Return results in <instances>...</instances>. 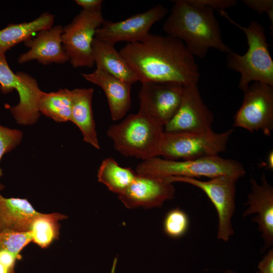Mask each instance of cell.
I'll use <instances>...</instances> for the list:
<instances>
[{
	"label": "cell",
	"mask_w": 273,
	"mask_h": 273,
	"mask_svg": "<svg viewBox=\"0 0 273 273\" xmlns=\"http://www.w3.org/2000/svg\"><path fill=\"white\" fill-rule=\"evenodd\" d=\"M119 52L139 81L198 83L199 66L181 40L149 33L142 41L127 43Z\"/></svg>",
	"instance_id": "1"
},
{
	"label": "cell",
	"mask_w": 273,
	"mask_h": 273,
	"mask_svg": "<svg viewBox=\"0 0 273 273\" xmlns=\"http://www.w3.org/2000/svg\"><path fill=\"white\" fill-rule=\"evenodd\" d=\"M163 25L168 35L183 41L194 56L204 59L211 49L228 54L233 51L222 40L214 10L196 7L186 0L174 1Z\"/></svg>",
	"instance_id": "2"
},
{
	"label": "cell",
	"mask_w": 273,
	"mask_h": 273,
	"mask_svg": "<svg viewBox=\"0 0 273 273\" xmlns=\"http://www.w3.org/2000/svg\"><path fill=\"white\" fill-rule=\"evenodd\" d=\"M219 14L245 34L248 48L243 55L234 52L226 54L228 67L241 75L239 88L243 92L253 82H258L273 87V60L268 49L265 29L256 21L247 27L243 26L230 18L225 10H218Z\"/></svg>",
	"instance_id": "3"
},
{
	"label": "cell",
	"mask_w": 273,
	"mask_h": 273,
	"mask_svg": "<svg viewBox=\"0 0 273 273\" xmlns=\"http://www.w3.org/2000/svg\"><path fill=\"white\" fill-rule=\"evenodd\" d=\"M135 172L139 175L164 178L172 177L212 178L228 175L239 179L246 173L242 164L218 155L179 160L156 157L139 163Z\"/></svg>",
	"instance_id": "4"
},
{
	"label": "cell",
	"mask_w": 273,
	"mask_h": 273,
	"mask_svg": "<svg viewBox=\"0 0 273 273\" xmlns=\"http://www.w3.org/2000/svg\"><path fill=\"white\" fill-rule=\"evenodd\" d=\"M164 133L162 126L139 111L111 125L107 132L116 151L142 161L160 156Z\"/></svg>",
	"instance_id": "5"
},
{
	"label": "cell",
	"mask_w": 273,
	"mask_h": 273,
	"mask_svg": "<svg viewBox=\"0 0 273 273\" xmlns=\"http://www.w3.org/2000/svg\"><path fill=\"white\" fill-rule=\"evenodd\" d=\"M233 129L217 133L212 129L202 131L164 133L160 154L164 159L191 160L218 155L226 149Z\"/></svg>",
	"instance_id": "6"
},
{
	"label": "cell",
	"mask_w": 273,
	"mask_h": 273,
	"mask_svg": "<svg viewBox=\"0 0 273 273\" xmlns=\"http://www.w3.org/2000/svg\"><path fill=\"white\" fill-rule=\"evenodd\" d=\"M104 21L101 10H82L70 23L63 27L62 47L73 67L94 66L92 44L96 30Z\"/></svg>",
	"instance_id": "7"
},
{
	"label": "cell",
	"mask_w": 273,
	"mask_h": 273,
	"mask_svg": "<svg viewBox=\"0 0 273 273\" xmlns=\"http://www.w3.org/2000/svg\"><path fill=\"white\" fill-rule=\"evenodd\" d=\"M0 89L4 94L16 90L19 103L8 108L17 123L21 125L34 124L40 116L38 100L42 93L36 80L23 72L14 73L8 65L5 55L0 54Z\"/></svg>",
	"instance_id": "8"
},
{
	"label": "cell",
	"mask_w": 273,
	"mask_h": 273,
	"mask_svg": "<svg viewBox=\"0 0 273 273\" xmlns=\"http://www.w3.org/2000/svg\"><path fill=\"white\" fill-rule=\"evenodd\" d=\"M166 179L172 183H187L203 191L213 203L217 213V239L225 242L230 240L234 234L232 218L236 209V182L238 179L228 175L219 176L207 181L183 177Z\"/></svg>",
	"instance_id": "9"
},
{
	"label": "cell",
	"mask_w": 273,
	"mask_h": 273,
	"mask_svg": "<svg viewBox=\"0 0 273 273\" xmlns=\"http://www.w3.org/2000/svg\"><path fill=\"white\" fill-rule=\"evenodd\" d=\"M243 92V102L234 117V126L251 132L261 130L270 136L273 130V87L253 82Z\"/></svg>",
	"instance_id": "10"
},
{
	"label": "cell",
	"mask_w": 273,
	"mask_h": 273,
	"mask_svg": "<svg viewBox=\"0 0 273 273\" xmlns=\"http://www.w3.org/2000/svg\"><path fill=\"white\" fill-rule=\"evenodd\" d=\"M183 89V85L176 83L142 82L139 111L164 127L176 112Z\"/></svg>",
	"instance_id": "11"
},
{
	"label": "cell",
	"mask_w": 273,
	"mask_h": 273,
	"mask_svg": "<svg viewBox=\"0 0 273 273\" xmlns=\"http://www.w3.org/2000/svg\"><path fill=\"white\" fill-rule=\"evenodd\" d=\"M167 12L165 6L159 4L123 20H105L96 30L95 37L113 45L123 41L127 43L141 41L150 33L151 27L163 19Z\"/></svg>",
	"instance_id": "12"
},
{
	"label": "cell",
	"mask_w": 273,
	"mask_h": 273,
	"mask_svg": "<svg viewBox=\"0 0 273 273\" xmlns=\"http://www.w3.org/2000/svg\"><path fill=\"white\" fill-rule=\"evenodd\" d=\"M212 112L205 104L198 83L184 85L180 105L171 120L164 126L165 132L202 131L212 129Z\"/></svg>",
	"instance_id": "13"
},
{
	"label": "cell",
	"mask_w": 273,
	"mask_h": 273,
	"mask_svg": "<svg viewBox=\"0 0 273 273\" xmlns=\"http://www.w3.org/2000/svg\"><path fill=\"white\" fill-rule=\"evenodd\" d=\"M172 184L164 178L137 174L118 198L129 209L160 207L165 201L174 198L175 188Z\"/></svg>",
	"instance_id": "14"
},
{
	"label": "cell",
	"mask_w": 273,
	"mask_h": 273,
	"mask_svg": "<svg viewBox=\"0 0 273 273\" xmlns=\"http://www.w3.org/2000/svg\"><path fill=\"white\" fill-rule=\"evenodd\" d=\"M250 183L251 192L246 202L248 207L243 216L256 214L253 221L258 224L266 249L273 244V188L264 173L260 184L253 177Z\"/></svg>",
	"instance_id": "15"
},
{
	"label": "cell",
	"mask_w": 273,
	"mask_h": 273,
	"mask_svg": "<svg viewBox=\"0 0 273 273\" xmlns=\"http://www.w3.org/2000/svg\"><path fill=\"white\" fill-rule=\"evenodd\" d=\"M63 27L58 25L42 30L25 42L29 50L18 59L19 64L36 60L43 65L63 64L69 61L62 41Z\"/></svg>",
	"instance_id": "16"
},
{
	"label": "cell",
	"mask_w": 273,
	"mask_h": 273,
	"mask_svg": "<svg viewBox=\"0 0 273 273\" xmlns=\"http://www.w3.org/2000/svg\"><path fill=\"white\" fill-rule=\"evenodd\" d=\"M81 75L86 80L103 90L107 97L112 119L117 121L123 118L131 106V85L100 68H96L92 73Z\"/></svg>",
	"instance_id": "17"
},
{
	"label": "cell",
	"mask_w": 273,
	"mask_h": 273,
	"mask_svg": "<svg viewBox=\"0 0 273 273\" xmlns=\"http://www.w3.org/2000/svg\"><path fill=\"white\" fill-rule=\"evenodd\" d=\"M39 213L27 199L7 198L0 194V232L29 231Z\"/></svg>",
	"instance_id": "18"
},
{
	"label": "cell",
	"mask_w": 273,
	"mask_h": 273,
	"mask_svg": "<svg viewBox=\"0 0 273 273\" xmlns=\"http://www.w3.org/2000/svg\"><path fill=\"white\" fill-rule=\"evenodd\" d=\"M72 110L70 121L80 129L84 142L97 149H100L92 110V88L71 90Z\"/></svg>",
	"instance_id": "19"
},
{
	"label": "cell",
	"mask_w": 273,
	"mask_h": 273,
	"mask_svg": "<svg viewBox=\"0 0 273 273\" xmlns=\"http://www.w3.org/2000/svg\"><path fill=\"white\" fill-rule=\"evenodd\" d=\"M95 64L110 74L130 85L139 81L129 64L114 48V45L95 37L92 44Z\"/></svg>",
	"instance_id": "20"
},
{
	"label": "cell",
	"mask_w": 273,
	"mask_h": 273,
	"mask_svg": "<svg viewBox=\"0 0 273 273\" xmlns=\"http://www.w3.org/2000/svg\"><path fill=\"white\" fill-rule=\"evenodd\" d=\"M55 17L46 12L29 22L10 24L0 30V54L5 53L16 44L28 40L33 34L53 27Z\"/></svg>",
	"instance_id": "21"
},
{
	"label": "cell",
	"mask_w": 273,
	"mask_h": 273,
	"mask_svg": "<svg viewBox=\"0 0 273 273\" xmlns=\"http://www.w3.org/2000/svg\"><path fill=\"white\" fill-rule=\"evenodd\" d=\"M38 109L42 113L57 122L71 120V90L60 89L56 92H42L38 102Z\"/></svg>",
	"instance_id": "22"
},
{
	"label": "cell",
	"mask_w": 273,
	"mask_h": 273,
	"mask_svg": "<svg viewBox=\"0 0 273 273\" xmlns=\"http://www.w3.org/2000/svg\"><path fill=\"white\" fill-rule=\"evenodd\" d=\"M137 174L130 167L120 166L111 157L104 159L98 171L99 181L111 192L119 195L132 183Z\"/></svg>",
	"instance_id": "23"
},
{
	"label": "cell",
	"mask_w": 273,
	"mask_h": 273,
	"mask_svg": "<svg viewBox=\"0 0 273 273\" xmlns=\"http://www.w3.org/2000/svg\"><path fill=\"white\" fill-rule=\"evenodd\" d=\"M67 216L59 213L44 214L40 213L35 217L30 226L32 242L41 248L49 247L59 238V221Z\"/></svg>",
	"instance_id": "24"
},
{
	"label": "cell",
	"mask_w": 273,
	"mask_h": 273,
	"mask_svg": "<svg viewBox=\"0 0 273 273\" xmlns=\"http://www.w3.org/2000/svg\"><path fill=\"white\" fill-rule=\"evenodd\" d=\"M189 223L188 215L183 210L178 208L173 209L167 213L164 218V232L171 238H180L187 232Z\"/></svg>",
	"instance_id": "25"
},
{
	"label": "cell",
	"mask_w": 273,
	"mask_h": 273,
	"mask_svg": "<svg viewBox=\"0 0 273 273\" xmlns=\"http://www.w3.org/2000/svg\"><path fill=\"white\" fill-rule=\"evenodd\" d=\"M31 242L30 231L0 232V250L8 251L19 258L21 251Z\"/></svg>",
	"instance_id": "26"
},
{
	"label": "cell",
	"mask_w": 273,
	"mask_h": 273,
	"mask_svg": "<svg viewBox=\"0 0 273 273\" xmlns=\"http://www.w3.org/2000/svg\"><path fill=\"white\" fill-rule=\"evenodd\" d=\"M23 133L21 131L11 129L0 125V161L5 154L10 152L21 142ZM3 175V171L0 168V177ZM5 186L0 183V191Z\"/></svg>",
	"instance_id": "27"
},
{
	"label": "cell",
	"mask_w": 273,
	"mask_h": 273,
	"mask_svg": "<svg viewBox=\"0 0 273 273\" xmlns=\"http://www.w3.org/2000/svg\"><path fill=\"white\" fill-rule=\"evenodd\" d=\"M242 2L259 14L266 13L271 23V30H273V1L272 0H242Z\"/></svg>",
	"instance_id": "28"
},
{
	"label": "cell",
	"mask_w": 273,
	"mask_h": 273,
	"mask_svg": "<svg viewBox=\"0 0 273 273\" xmlns=\"http://www.w3.org/2000/svg\"><path fill=\"white\" fill-rule=\"evenodd\" d=\"M189 4L196 7H207L214 10H225L236 6V0H186Z\"/></svg>",
	"instance_id": "29"
},
{
	"label": "cell",
	"mask_w": 273,
	"mask_h": 273,
	"mask_svg": "<svg viewBox=\"0 0 273 273\" xmlns=\"http://www.w3.org/2000/svg\"><path fill=\"white\" fill-rule=\"evenodd\" d=\"M18 259L8 251L0 250V273H15V264Z\"/></svg>",
	"instance_id": "30"
},
{
	"label": "cell",
	"mask_w": 273,
	"mask_h": 273,
	"mask_svg": "<svg viewBox=\"0 0 273 273\" xmlns=\"http://www.w3.org/2000/svg\"><path fill=\"white\" fill-rule=\"evenodd\" d=\"M257 268L259 271L273 273V250L271 249L259 262Z\"/></svg>",
	"instance_id": "31"
},
{
	"label": "cell",
	"mask_w": 273,
	"mask_h": 273,
	"mask_svg": "<svg viewBox=\"0 0 273 273\" xmlns=\"http://www.w3.org/2000/svg\"><path fill=\"white\" fill-rule=\"evenodd\" d=\"M76 3L82 8V10L88 11L101 10L102 0H76Z\"/></svg>",
	"instance_id": "32"
},
{
	"label": "cell",
	"mask_w": 273,
	"mask_h": 273,
	"mask_svg": "<svg viewBox=\"0 0 273 273\" xmlns=\"http://www.w3.org/2000/svg\"><path fill=\"white\" fill-rule=\"evenodd\" d=\"M263 166L265 167L267 169H273V151L271 150L268 153L266 162L263 163Z\"/></svg>",
	"instance_id": "33"
},
{
	"label": "cell",
	"mask_w": 273,
	"mask_h": 273,
	"mask_svg": "<svg viewBox=\"0 0 273 273\" xmlns=\"http://www.w3.org/2000/svg\"><path fill=\"white\" fill-rule=\"evenodd\" d=\"M225 273H236V272L233 270L229 269V270H225Z\"/></svg>",
	"instance_id": "34"
},
{
	"label": "cell",
	"mask_w": 273,
	"mask_h": 273,
	"mask_svg": "<svg viewBox=\"0 0 273 273\" xmlns=\"http://www.w3.org/2000/svg\"><path fill=\"white\" fill-rule=\"evenodd\" d=\"M114 264H115V263L113 264V268H112V271H111V273H114V270H115V265H114Z\"/></svg>",
	"instance_id": "35"
},
{
	"label": "cell",
	"mask_w": 273,
	"mask_h": 273,
	"mask_svg": "<svg viewBox=\"0 0 273 273\" xmlns=\"http://www.w3.org/2000/svg\"><path fill=\"white\" fill-rule=\"evenodd\" d=\"M256 273H265V272H262L258 271L256 272Z\"/></svg>",
	"instance_id": "36"
}]
</instances>
